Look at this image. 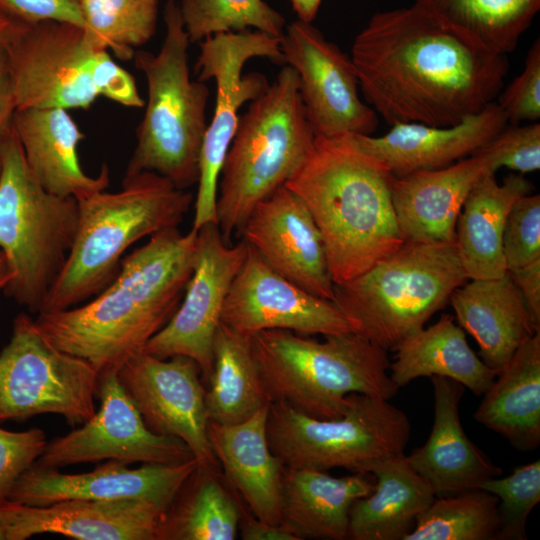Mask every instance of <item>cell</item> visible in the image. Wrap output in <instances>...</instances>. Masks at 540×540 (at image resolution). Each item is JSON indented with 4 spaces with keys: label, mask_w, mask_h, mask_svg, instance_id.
I'll return each mask as SVG.
<instances>
[{
    "label": "cell",
    "mask_w": 540,
    "mask_h": 540,
    "mask_svg": "<svg viewBox=\"0 0 540 540\" xmlns=\"http://www.w3.org/2000/svg\"><path fill=\"white\" fill-rule=\"evenodd\" d=\"M350 57L365 102L391 126L456 125L494 102L508 72L506 55L417 2L375 13Z\"/></svg>",
    "instance_id": "obj_1"
},
{
    "label": "cell",
    "mask_w": 540,
    "mask_h": 540,
    "mask_svg": "<svg viewBox=\"0 0 540 540\" xmlns=\"http://www.w3.org/2000/svg\"><path fill=\"white\" fill-rule=\"evenodd\" d=\"M197 231L149 237L121 260L114 279L83 304L37 314L41 334L99 372L118 370L143 351L177 310L193 272Z\"/></svg>",
    "instance_id": "obj_2"
},
{
    "label": "cell",
    "mask_w": 540,
    "mask_h": 540,
    "mask_svg": "<svg viewBox=\"0 0 540 540\" xmlns=\"http://www.w3.org/2000/svg\"><path fill=\"white\" fill-rule=\"evenodd\" d=\"M392 173L351 134L317 137L285 183L309 209L334 284L362 274L404 242L391 197Z\"/></svg>",
    "instance_id": "obj_3"
},
{
    "label": "cell",
    "mask_w": 540,
    "mask_h": 540,
    "mask_svg": "<svg viewBox=\"0 0 540 540\" xmlns=\"http://www.w3.org/2000/svg\"><path fill=\"white\" fill-rule=\"evenodd\" d=\"M193 200L192 192L153 172L125 174L119 191L77 200L74 241L40 313L68 309L98 294L114 279L130 246L178 227Z\"/></svg>",
    "instance_id": "obj_4"
},
{
    "label": "cell",
    "mask_w": 540,
    "mask_h": 540,
    "mask_svg": "<svg viewBox=\"0 0 540 540\" xmlns=\"http://www.w3.org/2000/svg\"><path fill=\"white\" fill-rule=\"evenodd\" d=\"M251 348L270 404L283 403L309 417L343 416L352 393L390 400L399 389L389 375L387 350L357 332L319 341L264 330L251 335Z\"/></svg>",
    "instance_id": "obj_5"
},
{
    "label": "cell",
    "mask_w": 540,
    "mask_h": 540,
    "mask_svg": "<svg viewBox=\"0 0 540 540\" xmlns=\"http://www.w3.org/2000/svg\"><path fill=\"white\" fill-rule=\"evenodd\" d=\"M316 135L307 119L294 68L275 81L240 117L220 172L217 220L224 241L239 232L253 208L299 170Z\"/></svg>",
    "instance_id": "obj_6"
},
{
    "label": "cell",
    "mask_w": 540,
    "mask_h": 540,
    "mask_svg": "<svg viewBox=\"0 0 540 540\" xmlns=\"http://www.w3.org/2000/svg\"><path fill=\"white\" fill-rule=\"evenodd\" d=\"M163 18L166 31L159 52L140 50L133 57L146 79L147 100L125 174L153 172L187 189L199 178L209 89L191 78V42L176 0H167Z\"/></svg>",
    "instance_id": "obj_7"
},
{
    "label": "cell",
    "mask_w": 540,
    "mask_h": 540,
    "mask_svg": "<svg viewBox=\"0 0 540 540\" xmlns=\"http://www.w3.org/2000/svg\"><path fill=\"white\" fill-rule=\"evenodd\" d=\"M466 279L456 243L405 241L362 274L334 284L333 302L357 333L393 350L423 328Z\"/></svg>",
    "instance_id": "obj_8"
},
{
    "label": "cell",
    "mask_w": 540,
    "mask_h": 540,
    "mask_svg": "<svg viewBox=\"0 0 540 540\" xmlns=\"http://www.w3.org/2000/svg\"><path fill=\"white\" fill-rule=\"evenodd\" d=\"M78 201L45 190L30 170L13 127L2 146L0 251L12 272L6 296L41 312L73 244Z\"/></svg>",
    "instance_id": "obj_9"
},
{
    "label": "cell",
    "mask_w": 540,
    "mask_h": 540,
    "mask_svg": "<svg viewBox=\"0 0 540 540\" xmlns=\"http://www.w3.org/2000/svg\"><path fill=\"white\" fill-rule=\"evenodd\" d=\"M336 419H317L283 403H271L266 432L284 467L369 473L383 459L404 455L411 435L408 416L389 400L360 393L347 396Z\"/></svg>",
    "instance_id": "obj_10"
},
{
    "label": "cell",
    "mask_w": 540,
    "mask_h": 540,
    "mask_svg": "<svg viewBox=\"0 0 540 540\" xmlns=\"http://www.w3.org/2000/svg\"><path fill=\"white\" fill-rule=\"evenodd\" d=\"M99 378L93 365L59 350L19 313L0 351V422L50 413L81 426L96 412Z\"/></svg>",
    "instance_id": "obj_11"
},
{
    "label": "cell",
    "mask_w": 540,
    "mask_h": 540,
    "mask_svg": "<svg viewBox=\"0 0 540 540\" xmlns=\"http://www.w3.org/2000/svg\"><path fill=\"white\" fill-rule=\"evenodd\" d=\"M281 41L282 37L258 30H244L220 33L199 42L195 71L199 81H215L216 102L200 153L192 230L198 231L210 222L218 224V182L238 125V111L243 104L256 99L270 85L261 73L243 75V67L255 57H264L275 64L285 65Z\"/></svg>",
    "instance_id": "obj_12"
},
{
    "label": "cell",
    "mask_w": 540,
    "mask_h": 540,
    "mask_svg": "<svg viewBox=\"0 0 540 540\" xmlns=\"http://www.w3.org/2000/svg\"><path fill=\"white\" fill-rule=\"evenodd\" d=\"M16 109H88L99 96L96 53L83 27L55 20L27 25L4 48Z\"/></svg>",
    "instance_id": "obj_13"
},
{
    "label": "cell",
    "mask_w": 540,
    "mask_h": 540,
    "mask_svg": "<svg viewBox=\"0 0 540 540\" xmlns=\"http://www.w3.org/2000/svg\"><path fill=\"white\" fill-rule=\"evenodd\" d=\"M248 245L224 241L217 223L197 231L192 275L177 310L143 351L160 359L183 355L200 368L206 385L212 372L213 342L230 286L240 270Z\"/></svg>",
    "instance_id": "obj_14"
},
{
    "label": "cell",
    "mask_w": 540,
    "mask_h": 540,
    "mask_svg": "<svg viewBox=\"0 0 540 540\" xmlns=\"http://www.w3.org/2000/svg\"><path fill=\"white\" fill-rule=\"evenodd\" d=\"M281 50L285 65L296 71L307 119L317 137L372 135L377 113L359 95L351 57L302 20L289 24Z\"/></svg>",
    "instance_id": "obj_15"
},
{
    "label": "cell",
    "mask_w": 540,
    "mask_h": 540,
    "mask_svg": "<svg viewBox=\"0 0 540 540\" xmlns=\"http://www.w3.org/2000/svg\"><path fill=\"white\" fill-rule=\"evenodd\" d=\"M97 396L101 404L93 417L49 441L33 465L59 469L104 460L179 463L194 457L180 439L156 434L146 426L116 370L100 372Z\"/></svg>",
    "instance_id": "obj_16"
},
{
    "label": "cell",
    "mask_w": 540,
    "mask_h": 540,
    "mask_svg": "<svg viewBox=\"0 0 540 540\" xmlns=\"http://www.w3.org/2000/svg\"><path fill=\"white\" fill-rule=\"evenodd\" d=\"M117 376L152 432L178 438L200 462L220 466L207 433L206 388L193 359H160L141 351L118 368Z\"/></svg>",
    "instance_id": "obj_17"
},
{
    "label": "cell",
    "mask_w": 540,
    "mask_h": 540,
    "mask_svg": "<svg viewBox=\"0 0 540 540\" xmlns=\"http://www.w3.org/2000/svg\"><path fill=\"white\" fill-rule=\"evenodd\" d=\"M221 322L249 336L275 329L323 336L356 332L354 323L333 301L284 278L249 245L226 296Z\"/></svg>",
    "instance_id": "obj_18"
},
{
    "label": "cell",
    "mask_w": 540,
    "mask_h": 540,
    "mask_svg": "<svg viewBox=\"0 0 540 540\" xmlns=\"http://www.w3.org/2000/svg\"><path fill=\"white\" fill-rule=\"evenodd\" d=\"M203 464L197 458L179 463H127L106 460L84 473H61L32 465L14 484L8 500L45 506L70 499H141L167 509L185 481Z\"/></svg>",
    "instance_id": "obj_19"
},
{
    "label": "cell",
    "mask_w": 540,
    "mask_h": 540,
    "mask_svg": "<svg viewBox=\"0 0 540 540\" xmlns=\"http://www.w3.org/2000/svg\"><path fill=\"white\" fill-rule=\"evenodd\" d=\"M239 233L275 272L317 297L334 300L322 235L304 201L285 185L253 208Z\"/></svg>",
    "instance_id": "obj_20"
},
{
    "label": "cell",
    "mask_w": 540,
    "mask_h": 540,
    "mask_svg": "<svg viewBox=\"0 0 540 540\" xmlns=\"http://www.w3.org/2000/svg\"><path fill=\"white\" fill-rule=\"evenodd\" d=\"M6 540L52 533L77 540H157L166 511L141 499H70L45 506L0 503Z\"/></svg>",
    "instance_id": "obj_21"
},
{
    "label": "cell",
    "mask_w": 540,
    "mask_h": 540,
    "mask_svg": "<svg viewBox=\"0 0 540 540\" xmlns=\"http://www.w3.org/2000/svg\"><path fill=\"white\" fill-rule=\"evenodd\" d=\"M490 159L476 152L434 170L392 176L391 197L405 241L456 243V225L472 187L495 173Z\"/></svg>",
    "instance_id": "obj_22"
},
{
    "label": "cell",
    "mask_w": 540,
    "mask_h": 540,
    "mask_svg": "<svg viewBox=\"0 0 540 540\" xmlns=\"http://www.w3.org/2000/svg\"><path fill=\"white\" fill-rule=\"evenodd\" d=\"M508 124L491 102L480 112L452 126L400 123L383 136L351 134L396 177L447 167L473 155Z\"/></svg>",
    "instance_id": "obj_23"
},
{
    "label": "cell",
    "mask_w": 540,
    "mask_h": 540,
    "mask_svg": "<svg viewBox=\"0 0 540 540\" xmlns=\"http://www.w3.org/2000/svg\"><path fill=\"white\" fill-rule=\"evenodd\" d=\"M434 394V420L426 443L405 455L407 463L432 486L436 496L480 489L501 476L495 465L466 435L459 405L465 387L450 378L429 377Z\"/></svg>",
    "instance_id": "obj_24"
},
{
    "label": "cell",
    "mask_w": 540,
    "mask_h": 540,
    "mask_svg": "<svg viewBox=\"0 0 540 540\" xmlns=\"http://www.w3.org/2000/svg\"><path fill=\"white\" fill-rule=\"evenodd\" d=\"M12 127L30 170L48 192L79 200L109 186L110 171L106 164L97 176L83 170L78 146L85 135L68 110L16 109Z\"/></svg>",
    "instance_id": "obj_25"
},
{
    "label": "cell",
    "mask_w": 540,
    "mask_h": 540,
    "mask_svg": "<svg viewBox=\"0 0 540 540\" xmlns=\"http://www.w3.org/2000/svg\"><path fill=\"white\" fill-rule=\"evenodd\" d=\"M269 406L238 424L208 421L207 433L225 480L250 512L261 521L280 525L284 466L268 444Z\"/></svg>",
    "instance_id": "obj_26"
},
{
    "label": "cell",
    "mask_w": 540,
    "mask_h": 540,
    "mask_svg": "<svg viewBox=\"0 0 540 540\" xmlns=\"http://www.w3.org/2000/svg\"><path fill=\"white\" fill-rule=\"evenodd\" d=\"M459 326L476 340L481 360L501 371L517 348L537 331L523 297L508 272L471 279L450 295Z\"/></svg>",
    "instance_id": "obj_27"
},
{
    "label": "cell",
    "mask_w": 540,
    "mask_h": 540,
    "mask_svg": "<svg viewBox=\"0 0 540 540\" xmlns=\"http://www.w3.org/2000/svg\"><path fill=\"white\" fill-rule=\"evenodd\" d=\"M374 486L370 473L334 477L326 471L284 467L280 525L299 540L347 539L352 504Z\"/></svg>",
    "instance_id": "obj_28"
},
{
    "label": "cell",
    "mask_w": 540,
    "mask_h": 540,
    "mask_svg": "<svg viewBox=\"0 0 540 540\" xmlns=\"http://www.w3.org/2000/svg\"><path fill=\"white\" fill-rule=\"evenodd\" d=\"M531 190L522 174H509L499 184L495 173H489L472 187L456 225V246L467 279L506 274L502 247L506 219L514 202Z\"/></svg>",
    "instance_id": "obj_29"
},
{
    "label": "cell",
    "mask_w": 540,
    "mask_h": 540,
    "mask_svg": "<svg viewBox=\"0 0 540 540\" xmlns=\"http://www.w3.org/2000/svg\"><path fill=\"white\" fill-rule=\"evenodd\" d=\"M373 491L349 512L347 539L404 540L437 497L432 486L402 456L380 460L369 471Z\"/></svg>",
    "instance_id": "obj_30"
},
{
    "label": "cell",
    "mask_w": 540,
    "mask_h": 540,
    "mask_svg": "<svg viewBox=\"0 0 540 540\" xmlns=\"http://www.w3.org/2000/svg\"><path fill=\"white\" fill-rule=\"evenodd\" d=\"M474 419L518 450L540 444V332L526 339L483 394Z\"/></svg>",
    "instance_id": "obj_31"
},
{
    "label": "cell",
    "mask_w": 540,
    "mask_h": 540,
    "mask_svg": "<svg viewBox=\"0 0 540 540\" xmlns=\"http://www.w3.org/2000/svg\"><path fill=\"white\" fill-rule=\"evenodd\" d=\"M389 375L400 388L420 377L441 376L483 395L500 371L487 366L470 348L464 330L449 314L400 341Z\"/></svg>",
    "instance_id": "obj_32"
},
{
    "label": "cell",
    "mask_w": 540,
    "mask_h": 540,
    "mask_svg": "<svg viewBox=\"0 0 540 540\" xmlns=\"http://www.w3.org/2000/svg\"><path fill=\"white\" fill-rule=\"evenodd\" d=\"M201 464L164 512L157 540H234L243 509L240 496L219 473Z\"/></svg>",
    "instance_id": "obj_33"
},
{
    "label": "cell",
    "mask_w": 540,
    "mask_h": 540,
    "mask_svg": "<svg viewBox=\"0 0 540 540\" xmlns=\"http://www.w3.org/2000/svg\"><path fill=\"white\" fill-rule=\"evenodd\" d=\"M207 386L206 413L214 423L238 424L270 405L253 357L251 336L219 324Z\"/></svg>",
    "instance_id": "obj_34"
},
{
    "label": "cell",
    "mask_w": 540,
    "mask_h": 540,
    "mask_svg": "<svg viewBox=\"0 0 540 540\" xmlns=\"http://www.w3.org/2000/svg\"><path fill=\"white\" fill-rule=\"evenodd\" d=\"M486 49L512 52L540 10V0H416Z\"/></svg>",
    "instance_id": "obj_35"
},
{
    "label": "cell",
    "mask_w": 540,
    "mask_h": 540,
    "mask_svg": "<svg viewBox=\"0 0 540 540\" xmlns=\"http://www.w3.org/2000/svg\"><path fill=\"white\" fill-rule=\"evenodd\" d=\"M498 498L483 489L439 496L404 540H497Z\"/></svg>",
    "instance_id": "obj_36"
},
{
    "label": "cell",
    "mask_w": 540,
    "mask_h": 540,
    "mask_svg": "<svg viewBox=\"0 0 540 540\" xmlns=\"http://www.w3.org/2000/svg\"><path fill=\"white\" fill-rule=\"evenodd\" d=\"M81 10L94 47L129 61L155 34L159 0H81Z\"/></svg>",
    "instance_id": "obj_37"
},
{
    "label": "cell",
    "mask_w": 540,
    "mask_h": 540,
    "mask_svg": "<svg viewBox=\"0 0 540 540\" xmlns=\"http://www.w3.org/2000/svg\"><path fill=\"white\" fill-rule=\"evenodd\" d=\"M178 5L191 43L249 28L282 37L286 28L283 15L264 0H180Z\"/></svg>",
    "instance_id": "obj_38"
},
{
    "label": "cell",
    "mask_w": 540,
    "mask_h": 540,
    "mask_svg": "<svg viewBox=\"0 0 540 540\" xmlns=\"http://www.w3.org/2000/svg\"><path fill=\"white\" fill-rule=\"evenodd\" d=\"M498 498L497 540H525L530 512L540 501V461L516 467L505 477L484 481L481 488Z\"/></svg>",
    "instance_id": "obj_39"
},
{
    "label": "cell",
    "mask_w": 540,
    "mask_h": 540,
    "mask_svg": "<svg viewBox=\"0 0 540 540\" xmlns=\"http://www.w3.org/2000/svg\"><path fill=\"white\" fill-rule=\"evenodd\" d=\"M503 254L507 271L540 258V196L526 194L512 205L504 227Z\"/></svg>",
    "instance_id": "obj_40"
},
{
    "label": "cell",
    "mask_w": 540,
    "mask_h": 540,
    "mask_svg": "<svg viewBox=\"0 0 540 540\" xmlns=\"http://www.w3.org/2000/svg\"><path fill=\"white\" fill-rule=\"evenodd\" d=\"M476 152L485 154L495 171L501 167L520 173L539 170L540 124H507Z\"/></svg>",
    "instance_id": "obj_41"
},
{
    "label": "cell",
    "mask_w": 540,
    "mask_h": 540,
    "mask_svg": "<svg viewBox=\"0 0 540 540\" xmlns=\"http://www.w3.org/2000/svg\"><path fill=\"white\" fill-rule=\"evenodd\" d=\"M508 124L535 122L540 118V41H534L525 58L523 71L497 96Z\"/></svg>",
    "instance_id": "obj_42"
},
{
    "label": "cell",
    "mask_w": 540,
    "mask_h": 540,
    "mask_svg": "<svg viewBox=\"0 0 540 540\" xmlns=\"http://www.w3.org/2000/svg\"><path fill=\"white\" fill-rule=\"evenodd\" d=\"M47 443L40 428L9 431L0 427V503L8 500L17 479L42 455Z\"/></svg>",
    "instance_id": "obj_43"
},
{
    "label": "cell",
    "mask_w": 540,
    "mask_h": 540,
    "mask_svg": "<svg viewBox=\"0 0 540 540\" xmlns=\"http://www.w3.org/2000/svg\"><path fill=\"white\" fill-rule=\"evenodd\" d=\"M92 79L98 95L130 108L145 106L133 75L117 64L107 50L96 53Z\"/></svg>",
    "instance_id": "obj_44"
},
{
    "label": "cell",
    "mask_w": 540,
    "mask_h": 540,
    "mask_svg": "<svg viewBox=\"0 0 540 540\" xmlns=\"http://www.w3.org/2000/svg\"><path fill=\"white\" fill-rule=\"evenodd\" d=\"M0 12L26 25L55 20L84 27L81 0H0Z\"/></svg>",
    "instance_id": "obj_45"
},
{
    "label": "cell",
    "mask_w": 540,
    "mask_h": 540,
    "mask_svg": "<svg viewBox=\"0 0 540 540\" xmlns=\"http://www.w3.org/2000/svg\"><path fill=\"white\" fill-rule=\"evenodd\" d=\"M507 272L523 297L535 329L540 331V258Z\"/></svg>",
    "instance_id": "obj_46"
},
{
    "label": "cell",
    "mask_w": 540,
    "mask_h": 540,
    "mask_svg": "<svg viewBox=\"0 0 540 540\" xmlns=\"http://www.w3.org/2000/svg\"><path fill=\"white\" fill-rule=\"evenodd\" d=\"M238 535L243 540H299L284 526L266 523L252 513H247L245 506L241 513Z\"/></svg>",
    "instance_id": "obj_47"
},
{
    "label": "cell",
    "mask_w": 540,
    "mask_h": 540,
    "mask_svg": "<svg viewBox=\"0 0 540 540\" xmlns=\"http://www.w3.org/2000/svg\"><path fill=\"white\" fill-rule=\"evenodd\" d=\"M16 110L5 49L0 46V138L12 126Z\"/></svg>",
    "instance_id": "obj_48"
},
{
    "label": "cell",
    "mask_w": 540,
    "mask_h": 540,
    "mask_svg": "<svg viewBox=\"0 0 540 540\" xmlns=\"http://www.w3.org/2000/svg\"><path fill=\"white\" fill-rule=\"evenodd\" d=\"M27 25L0 12V46L7 47Z\"/></svg>",
    "instance_id": "obj_49"
},
{
    "label": "cell",
    "mask_w": 540,
    "mask_h": 540,
    "mask_svg": "<svg viewBox=\"0 0 540 540\" xmlns=\"http://www.w3.org/2000/svg\"><path fill=\"white\" fill-rule=\"evenodd\" d=\"M298 19L312 23L318 14L322 0H290Z\"/></svg>",
    "instance_id": "obj_50"
},
{
    "label": "cell",
    "mask_w": 540,
    "mask_h": 540,
    "mask_svg": "<svg viewBox=\"0 0 540 540\" xmlns=\"http://www.w3.org/2000/svg\"><path fill=\"white\" fill-rule=\"evenodd\" d=\"M12 278V272L0 251V290H3Z\"/></svg>",
    "instance_id": "obj_51"
},
{
    "label": "cell",
    "mask_w": 540,
    "mask_h": 540,
    "mask_svg": "<svg viewBox=\"0 0 540 540\" xmlns=\"http://www.w3.org/2000/svg\"><path fill=\"white\" fill-rule=\"evenodd\" d=\"M4 137L0 138V172H1V168H2V146H3Z\"/></svg>",
    "instance_id": "obj_52"
}]
</instances>
